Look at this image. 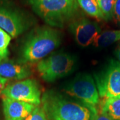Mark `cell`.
<instances>
[{
  "mask_svg": "<svg viewBox=\"0 0 120 120\" xmlns=\"http://www.w3.org/2000/svg\"><path fill=\"white\" fill-rule=\"evenodd\" d=\"M42 108L48 120H95L96 107L72 100L55 90H48L41 97Z\"/></svg>",
  "mask_w": 120,
  "mask_h": 120,
  "instance_id": "cell-1",
  "label": "cell"
},
{
  "mask_svg": "<svg viewBox=\"0 0 120 120\" xmlns=\"http://www.w3.org/2000/svg\"><path fill=\"white\" fill-rule=\"evenodd\" d=\"M61 43V35L50 26L37 27L27 35L21 48L19 62L34 64L47 57Z\"/></svg>",
  "mask_w": 120,
  "mask_h": 120,
  "instance_id": "cell-2",
  "label": "cell"
},
{
  "mask_svg": "<svg viewBox=\"0 0 120 120\" xmlns=\"http://www.w3.org/2000/svg\"><path fill=\"white\" fill-rule=\"evenodd\" d=\"M35 13L52 27L63 28L78 11L77 0H28Z\"/></svg>",
  "mask_w": 120,
  "mask_h": 120,
  "instance_id": "cell-3",
  "label": "cell"
},
{
  "mask_svg": "<svg viewBox=\"0 0 120 120\" xmlns=\"http://www.w3.org/2000/svg\"><path fill=\"white\" fill-rule=\"evenodd\" d=\"M77 58L65 52H57L39 61L37 70L40 77L47 82H54L73 73Z\"/></svg>",
  "mask_w": 120,
  "mask_h": 120,
  "instance_id": "cell-4",
  "label": "cell"
},
{
  "mask_svg": "<svg viewBox=\"0 0 120 120\" xmlns=\"http://www.w3.org/2000/svg\"><path fill=\"white\" fill-rule=\"evenodd\" d=\"M64 92L77 101L91 107L99 102V95L94 79L88 73L77 74L65 86Z\"/></svg>",
  "mask_w": 120,
  "mask_h": 120,
  "instance_id": "cell-5",
  "label": "cell"
},
{
  "mask_svg": "<svg viewBox=\"0 0 120 120\" xmlns=\"http://www.w3.org/2000/svg\"><path fill=\"white\" fill-rule=\"evenodd\" d=\"M94 80L99 97H120V63L110 60L101 71L94 74Z\"/></svg>",
  "mask_w": 120,
  "mask_h": 120,
  "instance_id": "cell-6",
  "label": "cell"
},
{
  "mask_svg": "<svg viewBox=\"0 0 120 120\" xmlns=\"http://www.w3.org/2000/svg\"><path fill=\"white\" fill-rule=\"evenodd\" d=\"M4 97L39 106L41 103V92L38 83L34 79H26L4 87Z\"/></svg>",
  "mask_w": 120,
  "mask_h": 120,
  "instance_id": "cell-7",
  "label": "cell"
},
{
  "mask_svg": "<svg viewBox=\"0 0 120 120\" xmlns=\"http://www.w3.org/2000/svg\"><path fill=\"white\" fill-rule=\"evenodd\" d=\"M31 18L11 7L0 5V28L11 38H17L33 25Z\"/></svg>",
  "mask_w": 120,
  "mask_h": 120,
  "instance_id": "cell-8",
  "label": "cell"
},
{
  "mask_svg": "<svg viewBox=\"0 0 120 120\" xmlns=\"http://www.w3.org/2000/svg\"><path fill=\"white\" fill-rule=\"evenodd\" d=\"M69 30L75 42L82 47L93 44L95 38L101 32L97 22L84 17L73 19L69 23Z\"/></svg>",
  "mask_w": 120,
  "mask_h": 120,
  "instance_id": "cell-9",
  "label": "cell"
},
{
  "mask_svg": "<svg viewBox=\"0 0 120 120\" xmlns=\"http://www.w3.org/2000/svg\"><path fill=\"white\" fill-rule=\"evenodd\" d=\"M5 120H24L36 106L4 97L2 99Z\"/></svg>",
  "mask_w": 120,
  "mask_h": 120,
  "instance_id": "cell-10",
  "label": "cell"
},
{
  "mask_svg": "<svg viewBox=\"0 0 120 120\" xmlns=\"http://www.w3.org/2000/svg\"><path fill=\"white\" fill-rule=\"evenodd\" d=\"M31 74V69L27 64L8 59L0 61V77L8 80H23L30 77Z\"/></svg>",
  "mask_w": 120,
  "mask_h": 120,
  "instance_id": "cell-11",
  "label": "cell"
},
{
  "mask_svg": "<svg viewBox=\"0 0 120 120\" xmlns=\"http://www.w3.org/2000/svg\"><path fill=\"white\" fill-rule=\"evenodd\" d=\"M101 113L113 120H120V97L105 98Z\"/></svg>",
  "mask_w": 120,
  "mask_h": 120,
  "instance_id": "cell-12",
  "label": "cell"
},
{
  "mask_svg": "<svg viewBox=\"0 0 120 120\" xmlns=\"http://www.w3.org/2000/svg\"><path fill=\"white\" fill-rule=\"evenodd\" d=\"M120 40V30H109L101 32L94 40L93 45L96 47H105Z\"/></svg>",
  "mask_w": 120,
  "mask_h": 120,
  "instance_id": "cell-13",
  "label": "cell"
},
{
  "mask_svg": "<svg viewBox=\"0 0 120 120\" xmlns=\"http://www.w3.org/2000/svg\"><path fill=\"white\" fill-rule=\"evenodd\" d=\"M77 1L87 15L98 20H105L97 0H77Z\"/></svg>",
  "mask_w": 120,
  "mask_h": 120,
  "instance_id": "cell-14",
  "label": "cell"
},
{
  "mask_svg": "<svg viewBox=\"0 0 120 120\" xmlns=\"http://www.w3.org/2000/svg\"><path fill=\"white\" fill-rule=\"evenodd\" d=\"M105 21L113 19L115 0H97Z\"/></svg>",
  "mask_w": 120,
  "mask_h": 120,
  "instance_id": "cell-15",
  "label": "cell"
},
{
  "mask_svg": "<svg viewBox=\"0 0 120 120\" xmlns=\"http://www.w3.org/2000/svg\"><path fill=\"white\" fill-rule=\"evenodd\" d=\"M11 37L4 30L0 28V52L8 55V47L11 41Z\"/></svg>",
  "mask_w": 120,
  "mask_h": 120,
  "instance_id": "cell-16",
  "label": "cell"
},
{
  "mask_svg": "<svg viewBox=\"0 0 120 120\" xmlns=\"http://www.w3.org/2000/svg\"><path fill=\"white\" fill-rule=\"evenodd\" d=\"M24 120H48L42 107L36 106L34 111Z\"/></svg>",
  "mask_w": 120,
  "mask_h": 120,
  "instance_id": "cell-17",
  "label": "cell"
},
{
  "mask_svg": "<svg viewBox=\"0 0 120 120\" xmlns=\"http://www.w3.org/2000/svg\"><path fill=\"white\" fill-rule=\"evenodd\" d=\"M113 19L120 26V0H115Z\"/></svg>",
  "mask_w": 120,
  "mask_h": 120,
  "instance_id": "cell-18",
  "label": "cell"
},
{
  "mask_svg": "<svg viewBox=\"0 0 120 120\" xmlns=\"http://www.w3.org/2000/svg\"><path fill=\"white\" fill-rule=\"evenodd\" d=\"M112 120L111 118H109V117L105 116V115H103L101 114V113H98V115L96 117V120Z\"/></svg>",
  "mask_w": 120,
  "mask_h": 120,
  "instance_id": "cell-19",
  "label": "cell"
},
{
  "mask_svg": "<svg viewBox=\"0 0 120 120\" xmlns=\"http://www.w3.org/2000/svg\"><path fill=\"white\" fill-rule=\"evenodd\" d=\"M8 81V79H4V78H3V77H0V88L4 89L5 86L6 85V83H7Z\"/></svg>",
  "mask_w": 120,
  "mask_h": 120,
  "instance_id": "cell-20",
  "label": "cell"
},
{
  "mask_svg": "<svg viewBox=\"0 0 120 120\" xmlns=\"http://www.w3.org/2000/svg\"><path fill=\"white\" fill-rule=\"evenodd\" d=\"M116 56L118 59V61L120 63V44L119 45V46L117 49V51H116Z\"/></svg>",
  "mask_w": 120,
  "mask_h": 120,
  "instance_id": "cell-21",
  "label": "cell"
},
{
  "mask_svg": "<svg viewBox=\"0 0 120 120\" xmlns=\"http://www.w3.org/2000/svg\"><path fill=\"white\" fill-rule=\"evenodd\" d=\"M8 56V55H6V54H4V53L0 52V61H3L5 59H7Z\"/></svg>",
  "mask_w": 120,
  "mask_h": 120,
  "instance_id": "cell-22",
  "label": "cell"
},
{
  "mask_svg": "<svg viewBox=\"0 0 120 120\" xmlns=\"http://www.w3.org/2000/svg\"><path fill=\"white\" fill-rule=\"evenodd\" d=\"M2 90H3V89H2V88H0V95L1 94V92H2Z\"/></svg>",
  "mask_w": 120,
  "mask_h": 120,
  "instance_id": "cell-23",
  "label": "cell"
}]
</instances>
